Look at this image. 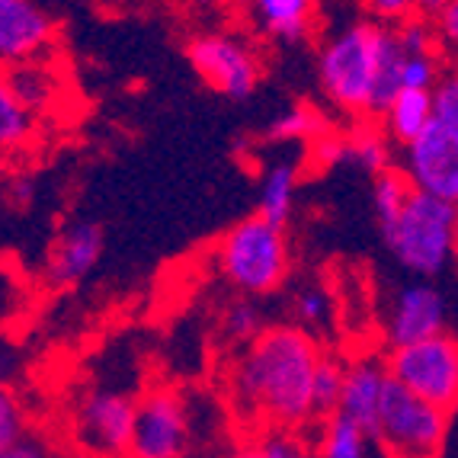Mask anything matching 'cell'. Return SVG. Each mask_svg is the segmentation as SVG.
Masks as SVG:
<instances>
[{
	"label": "cell",
	"instance_id": "cell-1",
	"mask_svg": "<svg viewBox=\"0 0 458 458\" xmlns=\"http://www.w3.org/2000/svg\"><path fill=\"white\" fill-rule=\"evenodd\" d=\"M321 360L314 334L295 324L267 327L231 369V404L241 417L273 429L301 427L314 417V375Z\"/></svg>",
	"mask_w": 458,
	"mask_h": 458
},
{
	"label": "cell",
	"instance_id": "cell-2",
	"mask_svg": "<svg viewBox=\"0 0 458 458\" xmlns=\"http://www.w3.org/2000/svg\"><path fill=\"white\" fill-rule=\"evenodd\" d=\"M404 48L397 26L356 20L336 30L318 55V77L324 97L350 115H385L394 103L404 68Z\"/></svg>",
	"mask_w": 458,
	"mask_h": 458
},
{
	"label": "cell",
	"instance_id": "cell-3",
	"mask_svg": "<svg viewBox=\"0 0 458 458\" xmlns=\"http://www.w3.org/2000/svg\"><path fill=\"white\" fill-rule=\"evenodd\" d=\"M385 247L413 276H439L455 263L458 212L455 206L417 192L407 199L404 212L382 228Z\"/></svg>",
	"mask_w": 458,
	"mask_h": 458
},
{
	"label": "cell",
	"instance_id": "cell-4",
	"mask_svg": "<svg viewBox=\"0 0 458 458\" xmlns=\"http://www.w3.org/2000/svg\"><path fill=\"white\" fill-rule=\"evenodd\" d=\"M218 273L241 295H269L289 276V241L283 225L267 222L263 215H250L225 231L218 247Z\"/></svg>",
	"mask_w": 458,
	"mask_h": 458
},
{
	"label": "cell",
	"instance_id": "cell-5",
	"mask_svg": "<svg viewBox=\"0 0 458 458\" xmlns=\"http://www.w3.org/2000/svg\"><path fill=\"white\" fill-rule=\"evenodd\" d=\"M445 436H449V413L388 378L375 443L391 458H439Z\"/></svg>",
	"mask_w": 458,
	"mask_h": 458
},
{
	"label": "cell",
	"instance_id": "cell-6",
	"mask_svg": "<svg viewBox=\"0 0 458 458\" xmlns=\"http://www.w3.org/2000/svg\"><path fill=\"white\" fill-rule=\"evenodd\" d=\"M388 375L443 413L458 411V336L439 334L388 352Z\"/></svg>",
	"mask_w": 458,
	"mask_h": 458
},
{
	"label": "cell",
	"instance_id": "cell-7",
	"mask_svg": "<svg viewBox=\"0 0 458 458\" xmlns=\"http://www.w3.org/2000/svg\"><path fill=\"white\" fill-rule=\"evenodd\" d=\"M186 55L199 77L228 99H247L260 81V62L253 48L231 32H202L190 38Z\"/></svg>",
	"mask_w": 458,
	"mask_h": 458
},
{
	"label": "cell",
	"instance_id": "cell-8",
	"mask_svg": "<svg viewBox=\"0 0 458 458\" xmlns=\"http://www.w3.org/2000/svg\"><path fill=\"white\" fill-rule=\"evenodd\" d=\"M138 401L123 391L93 388L81 397L74 413V433L81 445L103 458H129L135 433Z\"/></svg>",
	"mask_w": 458,
	"mask_h": 458
},
{
	"label": "cell",
	"instance_id": "cell-9",
	"mask_svg": "<svg viewBox=\"0 0 458 458\" xmlns=\"http://www.w3.org/2000/svg\"><path fill=\"white\" fill-rule=\"evenodd\" d=\"M190 445L186 401L170 388H154L138 401L129 458H183Z\"/></svg>",
	"mask_w": 458,
	"mask_h": 458
},
{
	"label": "cell",
	"instance_id": "cell-10",
	"mask_svg": "<svg viewBox=\"0 0 458 458\" xmlns=\"http://www.w3.org/2000/svg\"><path fill=\"white\" fill-rule=\"evenodd\" d=\"M401 170L417 192L458 206V131L433 123L413 145L401 148Z\"/></svg>",
	"mask_w": 458,
	"mask_h": 458
},
{
	"label": "cell",
	"instance_id": "cell-11",
	"mask_svg": "<svg viewBox=\"0 0 458 458\" xmlns=\"http://www.w3.org/2000/svg\"><path fill=\"white\" fill-rule=\"evenodd\" d=\"M445 334V298L433 283H411L394 292L385 314V336L391 350L423 344Z\"/></svg>",
	"mask_w": 458,
	"mask_h": 458
},
{
	"label": "cell",
	"instance_id": "cell-12",
	"mask_svg": "<svg viewBox=\"0 0 458 458\" xmlns=\"http://www.w3.org/2000/svg\"><path fill=\"white\" fill-rule=\"evenodd\" d=\"M55 20L32 0H0V58L10 64L38 62L52 46Z\"/></svg>",
	"mask_w": 458,
	"mask_h": 458
},
{
	"label": "cell",
	"instance_id": "cell-13",
	"mask_svg": "<svg viewBox=\"0 0 458 458\" xmlns=\"http://www.w3.org/2000/svg\"><path fill=\"white\" fill-rule=\"evenodd\" d=\"M103 257V228L90 218H74L55 237L48 253V279L55 285L84 283Z\"/></svg>",
	"mask_w": 458,
	"mask_h": 458
},
{
	"label": "cell",
	"instance_id": "cell-14",
	"mask_svg": "<svg viewBox=\"0 0 458 458\" xmlns=\"http://www.w3.org/2000/svg\"><path fill=\"white\" fill-rule=\"evenodd\" d=\"M388 378V366L378 360H356L346 366L344 397H340V411L336 413L356 423L369 439L378 436V413H382Z\"/></svg>",
	"mask_w": 458,
	"mask_h": 458
},
{
	"label": "cell",
	"instance_id": "cell-15",
	"mask_svg": "<svg viewBox=\"0 0 458 458\" xmlns=\"http://www.w3.org/2000/svg\"><path fill=\"white\" fill-rule=\"evenodd\" d=\"M250 20L267 38L301 42L318 23V7L308 0H257L250 7Z\"/></svg>",
	"mask_w": 458,
	"mask_h": 458
},
{
	"label": "cell",
	"instance_id": "cell-16",
	"mask_svg": "<svg viewBox=\"0 0 458 458\" xmlns=\"http://www.w3.org/2000/svg\"><path fill=\"white\" fill-rule=\"evenodd\" d=\"M385 135L397 141L401 148L413 145L429 125L436 123L433 109V93H417V90H401L382 115Z\"/></svg>",
	"mask_w": 458,
	"mask_h": 458
},
{
	"label": "cell",
	"instance_id": "cell-17",
	"mask_svg": "<svg viewBox=\"0 0 458 458\" xmlns=\"http://www.w3.org/2000/svg\"><path fill=\"white\" fill-rule=\"evenodd\" d=\"M4 90L26 106L30 113H42L55 103L58 97V77L48 64L42 62H23V64H10L7 74H4Z\"/></svg>",
	"mask_w": 458,
	"mask_h": 458
},
{
	"label": "cell",
	"instance_id": "cell-18",
	"mask_svg": "<svg viewBox=\"0 0 458 458\" xmlns=\"http://www.w3.org/2000/svg\"><path fill=\"white\" fill-rule=\"evenodd\" d=\"M295 190H298V167L295 164H273L267 170L260 183V212L267 222L285 225L295 206Z\"/></svg>",
	"mask_w": 458,
	"mask_h": 458
},
{
	"label": "cell",
	"instance_id": "cell-19",
	"mask_svg": "<svg viewBox=\"0 0 458 458\" xmlns=\"http://www.w3.org/2000/svg\"><path fill=\"white\" fill-rule=\"evenodd\" d=\"M369 443H372V439H369L356 423H350L346 417L334 413V417L324 420L318 458H366Z\"/></svg>",
	"mask_w": 458,
	"mask_h": 458
},
{
	"label": "cell",
	"instance_id": "cell-20",
	"mask_svg": "<svg viewBox=\"0 0 458 458\" xmlns=\"http://www.w3.org/2000/svg\"><path fill=\"white\" fill-rule=\"evenodd\" d=\"M411 196H413V186L401 167H391V170H385V174L375 176L372 208H375V218H378V228H385L388 222H394L397 215L404 212L407 199Z\"/></svg>",
	"mask_w": 458,
	"mask_h": 458
},
{
	"label": "cell",
	"instance_id": "cell-21",
	"mask_svg": "<svg viewBox=\"0 0 458 458\" xmlns=\"http://www.w3.org/2000/svg\"><path fill=\"white\" fill-rule=\"evenodd\" d=\"M263 308L253 301V298L241 295L234 301L225 305V314H222V334L225 340L231 344H247L250 346L257 336L263 334Z\"/></svg>",
	"mask_w": 458,
	"mask_h": 458
},
{
	"label": "cell",
	"instance_id": "cell-22",
	"mask_svg": "<svg viewBox=\"0 0 458 458\" xmlns=\"http://www.w3.org/2000/svg\"><path fill=\"white\" fill-rule=\"evenodd\" d=\"M344 382H346V366L324 356L318 375H314V413L318 417H334L340 411V397H344Z\"/></svg>",
	"mask_w": 458,
	"mask_h": 458
},
{
	"label": "cell",
	"instance_id": "cell-23",
	"mask_svg": "<svg viewBox=\"0 0 458 458\" xmlns=\"http://www.w3.org/2000/svg\"><path fill=\"white\" fill-rule=\"evenodd\" d=\"M350 157L360 167H366L369 174H385V170H391V138L375 129L356 131L350 138Z\"/></svg>",
	"mask_w": 458,
	"mask_h": 458
},
{
	"label": "cell",
	"instance_id": "cell-24",
	"mask_svg": "<svg viewBox=\"0 0 458 458\" xmlns=\"http://www.w3.org/2000/svg\"><path fill=\"white\" fill-rule=\"evenodd\" d=\"M32 129H36V113L20 106V103L0 87V141H4V148L26 145Z\"/></svg>",
	"mask_w": 458,
	"mask_h": 458
},
{
	"label": "cell",
	"instance_id": "cell-25",
	"mask_svg": "<svg viewBox=\"0 0 458 458\" xmlns=\"http://www.w3.org/2000/svg\"><path fill=\"white\" fill-rule=\"evenodd\" d=\"M330 295L327 289L321 285H305V289H298L295 298H292V314H295V327L301 330H318L330 321Z\"/></svg>",
	"mask_w": 458,
	"mask_h": 458
},
{
	"label": "cell",
	"instance_id": "cell-26",
	"mask_svg": "<svg viewBox=\"0 0 458 458\" xmlns=\"http://www.w3.org/2000/svg\"><path fill=\"white\" fill-rule=\"evenodd\" d=\"M443 77V64H439V55H407L404 68H401V87L404 90L417 93H433L436 84Z\"/></svg>",
	"mask_w": 458,
	"mask_h": 458
},
{
	"label": "cell",
	"instance_id": "cell-27",
	"mask_svg": "<svg viewBox=\"0 0 458 458\" xmlns=\"http://www.w3.org/2000/svg\"><path fill=\"white\" fill-rule=\"evenodd\" d=\"M321 131V115L311 113L308 106H292L285 109L273 125H269V138H279V141H301V138H311Z\"/></svg>",
	"mask_w": 458,
	"mask_h": 458
},
{
	"label": "cell",
	"instance_id": "cell-28",
	"mask_svg": "<svg viewBox=\"0 0 458 458\" xmlns=\"http://www.w3.org/2000/svg\"><path fill=\"white\" fill-rule=\"evenodd\" d=\"M433 109H436V123L449 125L458 131V64L443 71L439 84L433 90Z\"/></svg>",
	"mask_w": 458,
	"mask_h": 458
},
{
	"label": "cell",
	"instance_id": "cell-29",
	"mask_svg": "<svg viewBox=\"0 0 458 458\" xmlns=\"http://www.w3.org/2000/svg\"><path fill=\"white\" fill-rule=\"evenodd\" d=\"M397 38H401V48L404 55H433L439 46V36H436V26L423 16H411L407 23L397 26Z\"/></svg>",
	"mask_w": 458,
	"mask_h": 458
},
{
	"label": "cell",
	"instance_id": "cell-30",
	"mask_svg": "<svg viewBox=\"0 0 458 458\" xmlns=\"http://www.w3.org/2000/svg\"><path fill=\"white\" fill-rule=\"evenodd\" d=\"M23 411L16 404V397L10 391L0 394V449H10L13 443L23 439Z\"/></svg>",
	"mask_w": 458,
	"mask_h": 458
},
{
	"label": "cell",
	"instance_id": "cell-31",
	"mask_svg": "<svg viewBox=\"0 0 458 458\" xmlns=\"http://www.w3.org/2000/svg\"><path fill=\"white\" fill-rule=\"evenodd\" d=\"M257 445L267 458H305V445L292 429H269Z\"/></svg>",
	"mask_w": 458,
	"mask_h": 458
},
{
	"label": "cell",
	"instance_id": "cell-32",
	"mask_svg": "<svg viewBox=\"0 0 458 458\" xmlns=\"http://www.w3.org/2000/svg\"><path fill=\"white\" fill-rule=\"evenodd\" d=\"M362 10L382 26H401L411 16H417V7L404 4V0H372V4H362Z\"/></svg>",
	"mask_w": 458,
	"mask_h": 458
},
{
	"label": "cell",
	"instance_id": "cell-33",
	"mask_svg": "<svg viewBox=\"0 0 458 458\" xmlns=\"http://www.w3.org/2000/svg\"><path fill=\"white\" fill-rule=\"evenodd\" d=\"M436 26V36H439V46H443L445 55H452L458 62V0L445 4L443 13L433 20Z\"/></svg>",
	"mask_w": 458,
	"mask_h": 458
},
{
	"label": "cell",
	"instance_id": "cell-34",
	"mask_svg": "<svg viewBox=\"0 0 458 458\" xmlns=\"http://www.w3.org/2000/svg\"><path fill=\"white\" fill-rule=\"evenodd\" d=\"M350 157V141L346 138H336V135H321L318 138V145H314V161L321 164V167H336L340 161Z\"/></svg>",
	"mask_w": 458,
	"mask_h": 458
},
{
	"label": "cell",
	"instance_id": "cell-35",
	"mask_svg": "<svg viewBox=\"0 0 458 458\" xmlns=\"http://www.w3.org/2000/svg\"><path fill=\"white\" fill-rule=\"evenodd\" d=\"M7 199L16 208H30L36 199V180L30 174H10L7 176Z\"/></svg>",
	"mask_w": 458,
	"mask_h": 458
},
{
	"label": "cell",
	"instance_id": "cell-36",
	"mask_svg": "<svg viewBox=\"0 0 458 458\" xmlns=\"http://www.w3.org/2000/svg\"><path fill=\"white\" fill-rule=\"evenodd\" d=\"M0 458H48V449L36 436H23V439L13 443L10 449H0Z\"/></svg>",
	"mask_w": 458,
	"mask_h": 458
},
{
	"label": "cell",
	"instance_id": "cell-37",
	"mask_svg": "<svg viewBox=\"0 0 458 458\" xmlns=\"http://www.w3.org/2000/svg\"><path fill=\"white\" fill-rule=\"evenodd\" d=\"M225 458H267L260 452V445H244V449H234V452H228Z\"/></svg>",
	"mask_w": 458,
	"mask_h": 458
},
{
	"label": "cell",
	"instance_id": "cell-38",
	"mask_svg": "<svg viewBox=\"0 0 458 458\" xmlns=\"http://www.w3.org/2000/svg\"><path fill=\"white\" fill-rule=\"evenodd\" d=\"M455 267H458V244H455Z\"/></svg>",
	"mask_w": 458,
	"mask_h": 458
},
{
	"label": "cell",
	"instance_id": "cell-39",
	"mask_svg": "<svg viewBox=\"0 0 458 458\" xmlns=\"http://www.w3.org/2000/svg\"><path fill=\"white\" fill-rule=\"evenodd\" d=\"M455 212H458V206H455Z\"/></svg>",
	"mask_w": 458,
	"mask_h": 458
}]
</instances>
